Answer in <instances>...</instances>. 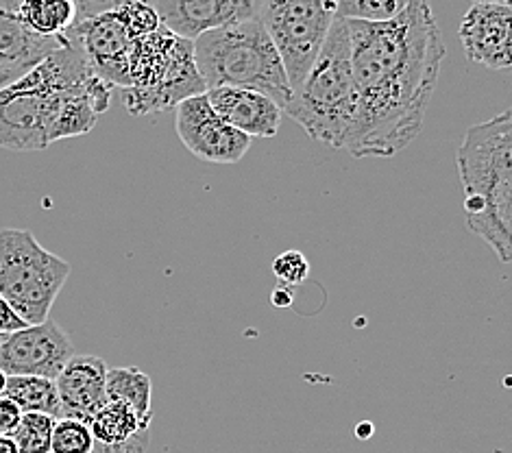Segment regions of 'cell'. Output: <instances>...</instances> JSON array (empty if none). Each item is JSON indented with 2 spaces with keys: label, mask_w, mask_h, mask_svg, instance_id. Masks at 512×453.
I'll return each mask as SVG.
<instances>
[{
  "label": "cell",
  "mask_w": 512,
  "mask_h": 453,
  "mask_svg": "<svg viewBox=\"0 0 512 453\" xmlns=\"http://www.w3.org/2000/svg\"><path fill=\"white\" fill-rule=\"evenodd\" d=\"M72 340L55 321L27 325L0 338V371L55 379L72 358Z\"/></svg>",
  "instance_id": "30bf717a"
},
{
  "label": "cell",
  "mask_w": 512,
  "mask_h": 453,
  "mask_svg": "<svg viewBox=\"0 0 512 453\" xmlns=\"http://www.w3.org/2000/svg\"><path fill=\"white\" fill-rule=\"evenodd\" d=\"M94 436L90 425L77 419H57L53 430V453H92Z\"/></svg>",
  "instance_id": "cb8c5ba5"
},
{
  "label": "cell",
  "mask_w": 512,
  "mask_h": 453,
  "mask_svg": "<svg viewBox=\"0 0 512 453\" xmlns=\"http://www.w3.org/2000/svg\"><path fill=\"white\" fill-rule=\"evenodd\" d=\"M271 301H273V305H277V308H290V305H292V288L279 284L273 290Z\"/></svg>",
  "instance_id": "f1b7e54d"
},
{
  "label": "cell",
  "mask_w": 512,
  "mask_h": 453,
  "mask_svg": "<svg viewBox=\"0 0 512 453\" xmlns=\"http://www.w3.org/2000/svg\"><path fill=\"white\" fill-rule=\"evenodd\" d=\"M0 453H20V451H18V443H16L14 436L0 434Z\"/></svg>",
  "instance_id": "f546056e"
},
{
  "label": "cell",
  "mask_w": 512,
  "mask_h": 453,
  "mask_svg": "<svg viewBox=\"0 0 512 453\" xmlns=\"http://www.w3.org/2000/svg\"><path fill=\"white\" fill-rule=\"evenodd\" d=\"M72 266L46 251L29 229H0V297L29 325L48 321Z\"/></svg>",
  "instance_id": "52a82bcc"
},
{
  "label": "cell",
  "mask_w": 512,
  "mask_h": 453,
  "mask_svg": "<svg viewBox=\"0 0 512 453\" xmlns=\"http://www.w3.org/2000/svg\"><path fill=\"white\" fill-rule=\"evenodd\" d=\"M22 410L16 406L14 401L7 397H0V434L11 436L16 432V427L20 425L22 419Z\"/></svg>",
  "instance_id": "484cf974"
},
{
  "label": "cell",
  "mask_w": 512,
  "mask_h": 453,
  "mask_svg": "<svg viewBox=\"0 0 512 453\" xmlns=\"http://www.w3.org/2000/svg\"><path fill=\"white\" fill-rule=\"evenodd\" d=\"M66 38L81 48V53L90 68L112 83L114 88H129V57L133 38L125 31L123 22L116 18L114 11H105L94 18L77 20Z\"/></svg>",
  "instance_id": "8fae6325"
},
{
  "label": "cell",
  "mask_w": 512,
  "mask_h": 453,
  "mask_svg": "<svg viewBox=\"0 0 512 453\" xmlns=\"http://www.w3.org/2000/svg\"><path fill=\"white\" fill-rule=\"evenodd\" d=\"M57 419L51 414L27 412L11 434L16 438L20 453H53V430Z\"/></svg>",
  "instance_id": "44dd1931"
},
{
  "label": "cell",
  "mask_w": 512,
  "mask_h": 453,
  "mask_svg": "<svg viewBox=\"0 0 512 453\" xmlns=\"http://www.w3.org/2000/svg\"><path fill=\"white\" fill-rule=\"evenodd\" d=\"M16 16L33 35L59 40L77 24L79 9L75 0H20Z\"/></svg>",
  "instance_id": "ac0fdd59"
},
{
  "label": "cell",
  "mask_w": 512,
  "mask_h": 453,
  "mask_svg": "<svg viewBox=\"0 0 512 453\" xmlns=\"http://www.w3.org/2000/svg\"><path fill=\"white\" fill-rule=\"evenodd\" d=\"M465 216L504 264L512 262V109L473 125L456 153Z\"/></svg>",
  "instance_id": "7a4b0ae2"
},
{
  "label": "cell",
  "mask_w": 512,
  "mask_h": 453,
  "mask_svg": "<svg viewBox=\"0 0 512 453\" xmlns=\"http://www.w3.org/2000/svg\"><path fill=\"white\" fill-rule=\"evenodd\" d=\"M473 3H504V0H473Z\"/></svg>",
  "instance_id": "d6a6232c"
},
{
  "label": "cell",
  "mask_w": 512,
  "mask_h": 453,
  "mask_svg": "<svg viewBox=\"0 0 512 453\" xmlns=\"http://www.w3.org/2000/svg\"><path fill=\"white\" fill-rule=\"evenodd\" d=\"M107 364L96 355H72L55 377L62 419L88 423L107 401Z\"/></svg>",
  "instance_id": "5bb4252c"
},
{
  "label": "cell",
  "mask_w": 512,
  "mask_h": 453,
  "mask_svg": "<svg viewBox=\"0 0 512 453\" xmlns=\"http://www.w3.org/2000/svg\"><path fill=\"white\" fill-rule=\"evenodd\" d=\"M151 421L127 401L107 399L94 414L90 432L99 453H146L151 443Z\"/></svg>",
  "instance_id": "e0dca14e"
},
{
  "label": "cell",
  "mask_w": 512,
  "mask_h": 453,
  "mask_svg": "<svg viewBox=\"0 0 512 453\" xmlns=\"http://www.w3.org/2000/svg\"><path fill=\"white\" fill-rule=\"evenodd\" d=\"M131 85L123 90V103L133 116H149L175 109L190 96L205 94L194 42L166 29L133 40L129 57Z\"/></svg>",
  "instance_id": "8992f818"
},
{
  "label": "cell",
  "mask_w": 512,
  "mask_h": 453,
  "mask_svg": "<svg viewBox=\"0 0 512 453\" xmlns=\"http://www.w3.org/2000/svg\"><path fill=\"white\" fill-rule=\"evenodd\" d=\"M175 129L181 144L201 162L238 164L251 149V138L216 114L207 92L175 107Z\"/></svg>",
  "instance_id": "9c48e42d"
},
{
  "label": "cell",
  "mask_w": 512,
  "mask_h": 453,
  "mask_svg": "<svg viewBox=\"0 0 512 453\" xmlns=\"http://www.w3.org/2000/svg\"><path fill=\"white\" fill-rule=\"evenodd\" d=\"M112 11L133 40L151 35L162 27V18L153 0H120Z\"/></svg>",
  "instance_id": "7402d4cb"
},
{
  "label": "cell",
  "mask_w": 512,
  "mask_h": 453,
  "mask_svg": "<svg viewBox=\"0 0 512 453\" xmlns=\"http://www.w3.org/2000/svg\"><path fill=\"white\" fill-rule=\"evenodd\" d=\"M273 273L279 279V284L295 288L310 277V262L301 251H284L275 257Z\"/></svg>",
  "instance_id": "d4e9b609"
},
{
  "label": "cell",
  "mask_w": 512,
  "mask_h": 453,
  "mask_svg": "<svg viewBox=\"0 0 512 453\" xmlns=\"http://www.w3.org/2000/svg\"><path fill=\"white\" fill-rule=\"evenodd\" d=\"M338 18V0H264L258 20L271 35L292 90L306 79Z\"/></svg>",
  "instance_id": "ba28073f"
},
{
  "label": "cell",
  "mask_w": 512,
  "mask_h": 453,
  "mask_svg": "<svg viewBox=\"0 0 512 453\" xmlns=\"http://www.w3.org/2000/svg\"><path fill=\"white\" fill-rule=\"evenodd\" d=\"M207 99L218 116L249 138H275L282 125L284 109L262 92L225 85L207 90Z\"/></svg>",
  "instance_id": "2e32d148"
},
{
  "label": "cell",
  "mask_w": 512,
  "mask_h": 453,
  "mask_svg": "<svg viewBox=\"0 0 512 453\" xmlns=\"http://www.w3.org/2000/svg\"><path fill=\"white\" fill-rule=\"evenodd\" d=\"M369 432L373 434V425H369V423H364V425H360V427H358V436H360L362 440H364V438H369V436H367Z\"/></svg>",
  "instance_id": "4dcf8cb0"
},
{
  "label": "cell",
  "mask_w": 512,
  "mask_h": 453,
  "mask_svg": "<svg viewBox=\"0 0 512 453\" xmlns=\"http://www.w3.org/2000/svg\"><path fill=\"white\" fill-rule=\"evenodd\" d=\"M264 0H153L166 29L186 40L260 16Z\"/></svg>",
  "instance_id": "4fadbf2b"
},
{
  "label": "cell",
  "mask_w": 512,
  "mask_h": 453,
  "mask_svg": "<svg viewBox=\"0 0 512 453\" xmlns=\"http://www.w3.org/2000/svg\"><path fill=\"white\" fill-rule=\"evenodd\" d=\"M194 59L207 90L225 85L255 90L271 96L282 109L292 99L282 55L258 18L199 35Z\"/></svg>",
  "instance_id": "5b68a950"
},
{
  "label": "cell",
  "mask_w": 512,
  "mask_h": 453,
  "mask_svg": "<svg viewBox=\"0 0 512 453\" xmlns=\"http://www.w3.org/2000/svg\"><path fill=\"white\" fill-rule=\"evenodd\" d=\"M107 399L127 401L144 419L153 421V382L136 366H118L107 371Z\"/></svg>",
  "instance_id": "ffe728a7"
},
{
  "label": "cell",
  "mask_w": 512,
  "mask_h": 453,
  "mask_svg": "<svg viewBox=\"0 0 512 453\" xmlns=\"http://www.w3.org/2000/svg\"><path fill=\"white\" fill-rule=\"evenodd\" d=\"M358 94L351 66V38L345 18H336L332 31L295 90L284 112L301 125L314 142L345 149L356 122Z\"/></svg>",
  "instance_id": "277c9868"
},
{
  "label": "cell",
  "mask_w": 512,
  "mask_h": 453,
  "mask_svg": "<svg viewBox=\"0 0 512 453\" xmlns=\"http://www.w3.org/2000/svg\"><path fill=\"white\" fill-rule=\"evenodd\" d=\"M18 3L20 0H0V88L20 79L66 42V35L59 40H46L24 29L16 16Z\"/></svg>",
  "instance_id": "9a60e30c"
},
{
  "label": "cell",
  "mask_w": 512,
  "mask_h": 453,
  "mask_svg": "<svg viewBox=\"0 0 512 453\" xmlns=\"http://www.w3.org/2000/svg\"><path fill=\"white\" fill-rule=\"evenodd\" d=\"M410 0H338V16L347 20L382 22L399 16Z\"/></svg>",
  "instance_id": "603a6c76"
},
{
  "label": "cell",
  "mask_w": 512,
  "mask_h": 453,
  "mask_svg": "<svg viewBox=\"0 0 512 453\" xmlns=\"http://www.w3.org/2000/svg\"><path fill=\"white\" fill-rule=\"evenodd\" d=\"M347 20V18H345ZM358 109L345 149L353 157H395L423 129L445 59L430 0H410L399 16L347 20Z\"/></svg>",
  "instance_id": "6da1fadb"
},
{
  "label": "cell",
  "mask_w": 512,
  "mask_h": 453,
  "mask_svg": "<svg viewBox=\"0 0 512 453\" xmlns=\"http://www.w3.org/2000/svg\"><path fill=\"white\" fill-rule=\"evenodd\" d=\"M99 77L81 48L66 42L14 83L0 88V149L44 151L64 103Z\"/></svg>",
  "instance_id": "3957f363"
},
{
  "label": "cell",
  "mask_w": 512,
  "mask_h": 453,
  "mask_svg": "<svg viewBox=\"0 0 512 453\" xmlns=\"http://www.w3.org/2000/svg\"><path fill=\"white\" fill-rule=\"evenodd\" d=\"M3 336H5V334H0V338H3Z\"/></svg>",
  "instance_id": "e575fe53"
},
{
  "label": "cell",
  "mask_w": 512,
  "mask_h": 453,
  "mask_svg": "<svg viewBox=\"0 0 512 453\" xmlns=\"http://www.w3.org/2000/svg\"><path fill=\"white\" fill-rule=\"evenodd\" d=\"M7 379H9V375L5 373V371H0V397L5 395V388H7Z\"/></svg>",
  "instance_id": "1f68e13d"
},
{
  "label": "cell",
  "mask_w": 512,
  "mask_h": 453,
  "mask_svg": "<svg viewBox=\"0 0 512 453\" xmlns=\"http://www.w3.org/2000/svg\"><path fill=\"white\" fill-rule=\"evenodd\" d=\"M458 35L473 64L489 70L512 68V9L506 3H473Z\"/></svg>",
  "instance_id": "7c38bea8"
},
{
  "label": "cell",
  "mask_w": 512,
  "mask_h": 453,
  "mask_svg": "<svg viewBox=\"0 0 512 453\" xmlns=\"http://www.w3.org/2000/svg\"><path fill=\"white\" fill-rule=\"evenodd\" d=\"M75 3L79 9V20H85L105 14V11H112L120 0H75Z\"/></svg>",
  "instance_id": "83f0119b"
},
{
  "label": "cell",
  "mask_w": 512,
  "mask_h": 453,
  "mask_svg": "<svg viewBox=\"0 0 512 453\" xmlns=\"http://www.w3.org/2000/svg\"><path fill=\"white\" fill-rule=\"evenodd\" d=\"M3 397L14 401L24 414L42 412L55 416V419H62V403H59L55 379L35 375H9Z\"/></svg>",
  "instance_id": "d6986e66"
},
{
  "label": "cell",
  "mask_w": 512,
  "mask_h": 453,
  "mask_svg": "<svg viewBox=\"0 0 512 453\" xmlns=\"http://www.w3.org/2000/svg\"><path fill=\"white\" fill-rule=\"evenodd\" d=\"M504 3H506L510 9H512V0H504Z\"/></svg>",
  "instance_id": "836d02e7"
},
{
  "label": "cell",
  "mask_w": 512,
  "mask_h": 453,
  "mask_svg": "<svg viewBox=\"0 0 512 453\" xmlns=\"http://www.w3.org/2000/svg\"><path fill=\"white\" fill-rule=\"evenodd\" d=\"M29 323L24 321V318L11 308L9 301H5L0 297V334H14L20 332V329L27 327Z\"/></svg>",
  "instance_id": "4316f807"
}]
</instances>
